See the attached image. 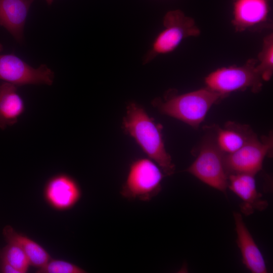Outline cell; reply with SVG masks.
Masks as SVG:
<instances>
[{
	"label": "cell",
	"instance_id": "obj_1",
	"mask_svg": "<svg viewBox=\"0 0 273 273\" xmlns=\"http://www.w3.org/2000/svg\"><path fill=\"white\" fill-rule=\"evenodd\" d=\"M122 128L147 155L156 162L164 175L174 173L175 165L166 150L162 135V127L151 117L145 109L135 102L126 107Z\"/></svg>",
	"mask_w": 273,
	"mask_h": 273
},
{
	"label": "cell",
	"instance_id": "obj_5",
	"mask_svg": "<svg viewBox=\"0 0 273 273\" xmlns=\"http://www.w3.org/2000/svg\"><path fill=\"white\" fill-rule=\"evenodd\" d=\"M257 63V59H250L241 66L218 68L205 77L206 87L223 98L231 93L248 88L259 92L263 80L256 69Z\"/></svg>",
	"mask_w": 273,
	"mask_h": 273
},
{
	"label": "cell",
	"instance_id": "obj_16",
	"mask_svg": "<svg viewBox=\"0 0 273 273\" xmlns=\"http://www.w3.org/2000/svg\"><path fill=\"white\" fill-rule=\"evenodd\" d=\"M256 134L246 125L229 122L223 128L217 130L216 143L224 154L239 150Z\"/></svg>",
	"mask_w": 273,
	"mask_h": 273
},
{
	"label": "cell",
	"instance_id": "obj_17",
	"mask_svg": "<svg viewBox=\"0 0 273 273\" xmlns=\"http://www.w3.org/2000/svg\"><path fill=\"white\" fill-rule=\"evenodd\" d=\"M256 69L263 81L269 80L273 74V34L264 37L262 46L258 55Z\"/></svg>",
	"mask_w": 273,
	"mask_h": 273
},
{
	"label": "cell",
	"instance_id": "obj_6",
	"mask_svg": "<svg viewBox=\"0 0 273 273\" xmlns=\"http://www.w3.org/2000/svg\"><path fill=\"white\" fill-rule=\"evenodd\" d=\"M224 154L216 142L207 140L196 160L186 171L207 185L225 193L228 174L224 165Z\"/></svg>",
	"mask_w": 273,
	"mask_h": 273
},
{
	"label": "cell",
	"instance_id": "obj_18",
	"mask_svg": "<svg viewBox=\"0 0 273 273\" xmlns=\"http://www.w3.org/2000/svg\"><path fill=\"white\" fill-rule=\"evenodd\" d=\"M0 259L11 265L19 273L27 272L30 266L29 260L22 250L11 243H7L0 249Z\"/></svg>",
	"mask_w": 273,
	"mask_h": 273
},
{
	"label": "cell",
	"instance_id": "obj_21",
	"mask_svg": "<svg viewBox=\"0 0 273 273\" xmlns=\"http://www.w3.org/2000/svg\"><path fill=\"white\" fill-rule=\"evenodd\" d=\"M46 1L49 5H51L54 0H46Z\"/></svg>",
	"mask_w": 273,
	"mask_h": 273
},
{
	"label": "cell",
	"instance_id": "obj_4",
	"mask_svg": "<svg viewBox=\"0 0 273 273\" xmlns=\"http://www.w3.org/2000/svg\"><path fill=\"white\" fill-rule=\"evenodd\" d=\"M163 29L155 38L145 56L143 63H149L158 56L170 53L189 37L198 36L200 30L194 20L179 10L168 11L163 20Z\"/></svg>",
	"mask_w": 273,
	"mask_h": 273
},
{
	"label": "cell",
	"instance_id": "obj_3",
	"mask_svg": "<svg viewBox=\"0 0 273 273\" xmlns=\"http://www.w3.org/2000/svg\"><path fill=\"white\" fill-rule=\"evenodd\" d=\"M164 176L153 160L148 157L137 158L129 165L120 194L127 199L149 201L160 192Z\"/></svg>",
	"mask_w": 273,
	"mask_h": 273
},
{
	"label": "cell",
	"instance_id": "obj_15",
	"mask_svg": "<svg viewBox=\"0 0 273 273\" xmlns=\"http://www.w3.org/2000/svg\"><path fill=\"white\" fill-rule=\"evenodd\" d=\"M3 235L7 243L14 244L22 250L30 265L33 267L40 268L51 258L50 254L42 246L26 235L17 232L11 225L4 228Z\"/></svg>",
	"mask_w": 273,
	"mask_h": 273
},
{
	"label": "cell",
	"instance_id": "obj_12",
	"mask_svg": "<svg viewBox=\"0 0 273 273\" xmlns=\"http://www.w3.org/2000/svg\"><path fill=\"white\" fill-rule=\"evenodd\" d=\"M234 217L237 235V242L244 264L252 272H266V266L262 254L246 226L241 214L235 212Z\"/></svg>",
	"mask_w": 273,
	"mask_h": 273
},
{
	"label": "cell",
	"instance_id": "obj_7",
	"mask_svg": "<svg viewBox=\"0 0 273 273\" xmlns=\"http://www.w3.org/2000/svg\"><path fill=\"white\" fill-rule=\"evenodd\" d=\"M0 42V79L16 85L47 84L54 80V72L45 64L35 68L13 54H2Z\"/></svg>",
	"mask_w": 273,
	"mask_h": 273
},
{
	"label": "cell",
	"instance_id": "obj_10",
	"mask_svg": "<svg viewBox=\"0 0 273 273\" xmlns=\"http://www.w3.org/2000/svg\"><path fill=\"white\" fill-rule=\"evenodd\" d=\"M269 11L268 0H235L232 23L237 32L250 30L265 23Z\"/></svg>",
	"mask_w": 273,
	"mask_h": 273
},
{
	"label": "cell",
	"instance_id": "obj_20",
	"mask_svg": "<svg viewBox=\"0 0 273 273\" xmlns=\"http://www.w3.org/2000/svg\"><path fill=\"white\" fill-rule=\"evenodd\" d=\"M0 272L2 273H19L15 268L6 262L0 259Z\"/></svg>",
	"mask_w": 273,
	"mask_h": 273
},
{
	"label": "cell",
	"instance_id": "obj_14",
	"mask_svg": "<svg viewBox=\"0 0 273 273\" xmlns=\"http://www.w3.org/2000/svg\"><path fill=\"white\" fill-rule=\"evenodd\" d=\"M16 85L5 82L0 84V128L16 123L25 109L24 101Z\"/></svg>",
	"mask_w": 273,
	"mask_h": 273
},
{
	"label": "cell",
	"instance_id": "obj_11",
	"mask_svg": "<svg viewBox=\"0 0 273 273\" xmlns=\"http://www.w3.org/2000/svg\"><path fill=\"white\" fill-rule=\"evenodd\" d=\"M34 0H0V26L18 42L24 39L28 13Z\"/></svg>",
	"mask_w": 273,
	"mask_h": 273
},
{
	"label": "cell",
	"instance_id": "obj_19",
	"mask_svg": "<svg viewBox=\"0 0 273 273\" xmlns=\"http://www.w3.org/2000/svg\"><path fill=\"white\" fill-rule=\"evenodd\" d=\"M87 271L72 262L51 258L43 266L37 268V273H85Z\"/></svg>",
	"mask_w": 273,
	"mask_h": 273
},
{
	"label": "cell",
	"instance_id": "obj_8",
	"mask_svg": "<svg viewBox=\"0 0 273 273\" xmlns=\"http://www.w3.org/2000/svg\"><path fill=\"white\" fill-rule=\"evenodd\" d=\"M272 148L271 138L259 141L255 135L236 151L224 154V165L228 174L255 175L262 167L265 157Z\"/></svg>",
	"mask_w": 273,
	"mask_h": 273
},
{
	"label": "cell",
	"instance_id": "obj_13",
	"mask_svg": "<svg viewBox=\"0 0 273 273\" xmlns=\"http://www.w3.org/2000/svg\"><path fill=\"white\" fill-rule=\"evenodd\" d=\"M254 176L248 173L231 174L228 176V188L243 201L241 208L246 214L251 213L254 209H263L267 205L257 191Z\"/></svg>",
	"mask_w": 273,
	"mask_h": 273
},
{
	"label": "cell",
	"instance_id": "obj_9",
	"mask_svg": "<svg viewBox=\"0 0 273 273\" xmlns=\"http://www.w3.org/2000/svg\"><path fill=\"white\" fill-rule=\"evenodd\" d=\"M46 203L53 209L67 211L79 201L82 191L78 181L64 173L56 174L46 182L43 191Z\"/></svg>",
	"mask_w": 273,
	"mask_h": 273
},
{
	"label": "cell",
	"instance_id": "obj_2",
	"mask_svg": "<svg viewBox=\"0 0 273 273\" xmlns=\"http://www.w3.org/2000/svg\"><path fill=\"white\" fill-rule=\"evenodd\" d=\"M223 97L207 87L187 93L172 95L164 100L156 99L153 105L162 114L197 128L215 103Z\"/></svg>",
	"mask_w": 273,
	"mask_h": 273
}]
</instances>
